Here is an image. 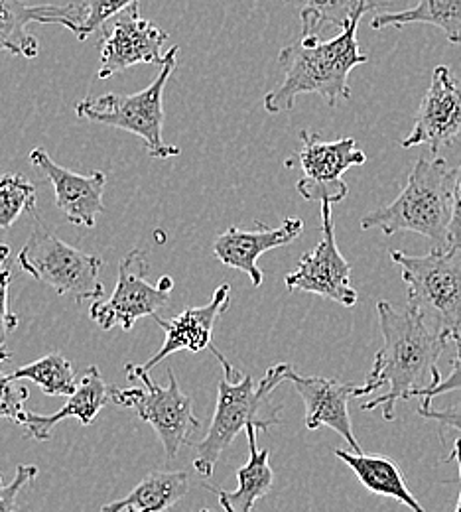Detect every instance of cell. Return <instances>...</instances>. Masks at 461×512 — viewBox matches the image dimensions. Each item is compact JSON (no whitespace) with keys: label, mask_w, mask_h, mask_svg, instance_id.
Segmentation results:
<instances>
[{"label":"cell","mask_w":461,"mask_h":512,"mask_svg":"<svg viewBox=\"0 0 461 512\" xmlns=\"http://www.w3.org/2000/svg\"><path fill=\"white\" fill-rule=\"evenodd\" d=\"M377 314L383 333V347L377 351L373 369L365 384L357 386L355 398L373 394L389 386L387 394L361 404L363 412L383 410V418L393 422L396 402L422 398L428 390L442 383L438 361L450 341L438 327L410 306L398 308L391 302H379Z\"/></svg>","instance_id":"6da1fadb"},{"label":"cell","mask_w":461,"mask_h":512,"mask_svg":"<svg viewBox=\"0 0 461 512\" xmlns=\"http://www.w3.org/2000/svg\"><path fill=\"white\" fill-rule=\"evenodd\" d=\"M361 18L363 14L355 16L331 40H322L314 32L302 34L298 42L278 54L284 77L264 97L268 115L292 111L300 95H320L331 109L351 99L349 73L369 60L357 42Z\"/></svg>","instance_id":"7a4b0ae2"},{"label":"cell","mask_w":461,"mask_h":512,"mask_svg":"<svg viewBox=\"0 0 461 512\" xmlns=\"http://www.w3.org/2000/svg\"><path fill=\"white\" fill-rule=\"evenodd\" d=\"M213 357L223 367V377L217 388V406L205 438L196 444L194 469L201 477H211L221 453L231 446L235 436L249 426L266 432L272 426H280L282 404L272 402V390L288 381L290 365L278 363L270 367L263 381L255 384L251 375H241L219 351L209 347Z\"/></svg>","instance_id":"3957f363"},{"label":"cell","mask_w":461,"mask_h":512,"mask_svg":"<svg viewBox=\"0 0 461 512\" xmlns=\"http://www.w3.org/2000/svg\"><path fill=\"white\" fill-rule=\"evenodd\" d=\"M454 178L456 170L444 158H420L395 201L365 215L361 229H381L387 237L412 231L436 247H448Z\"/></svg>","instance_id":"277c9868"},{"label":"cell","mask_w":461,"mask_h":512,"mask_svg":"<svg viewBox=\"0 0 461 512\" xmlns=\"http://www.w3.org/2000/svg\"><path fill=\"white\" fill-rule=\"evenodd\" d=\"M178 46H172L166 52L164 64L160 65L158 77L142 91L132 95L107 93L99 97H85L75 105L79 119L121 128L136 134L152 158L168 160L180 156L182 150L174 144H168L162 136L164 128V87L176 71Z\"/></svg>","instance_id":"5b68a950"},{"label":"cell","mask_w":461,"mask_h":512,"mask_svg":"<svg viewBox=\"0 0 461 512\" xmlns=\"http://www.w3.org/2000/svg\"><path fill=\"white\" fill-rule=\"evenodd\" d=\"M391 258L406 284V306L450 339L461 327L460 247H436L426 255L391 251Z\"/></svg>","instance_id":"8992f818"},{"label":"cell","mask_w":461,"mask_h":512,"mask_svg":"<svg viewBox=\"0 0 461 512\" xmlns=\"http://www.w3.org/2000/svg\"><path fill=\"white\" fill-rule=\"evenodd\" d=\"M129 381H138L140 388L111 386V400L121 408H131L140 420L148 422L158 434L166 457L176 459L180 449L190 442L192 432L201 428L194 414L192 398L180 388L172 369L166 371L168 386H158L142 365L129 363L125 367Z\"/></svg>","instance_id":"52a82bcc"},{"label":"cell","mask_w":461,"mask_h":512,"mask_svg":"<svg viewBox=\"0 0 461 512\" xmlns=\"http://www.w3.org/2000/svg\"><path fill=\"white\" fill-rule=\"evenodd\" d=\"M34 217L36 229L18 253L20 268L60 296H71L77 304L99 300L105 294L99 280L103 260L67 245L40 223L38 213Z\"/></svg>","instance_id":"ba28073f"},{"label":"cell","mask_w":461,"mask_h":512,"mask_svg":"<svg viewBox=\"0 0 461 512\" xmlns=\"http://www.w3.org/2000/svg\"><path fill=\"white\" fill-rule=\"evenodd\" d=\"M150 274V262L144 249H132L121 258L115 292L109 300H95L89 308V316L101 329L111 331L121 325L131 331L140 318H152L170 300V292L160 286H152L146 278Z\"/></svg>","instance_id":"9c48e42d"},{"label":"cell","mask_w":461,"mask_h":512,"mask_svg":"<svg viewBox=\"0 0 461 512\" xmlns=\"http://www.w3.org/2000/svg\"><path fill=\"white\" fill-rule=\"evenodd\" d=\"M302 150L298 154L304 176L298 180L296 190L306 201L339 203L347 197V184L343 174L353 166H363L367 156L357 148L355 138H341L324 142L318 134L300 130Z\"/></svg>","instance_id":"30bf717a"},{"label":"cell","mask_w":461,"mask_h":512,"mask_svg":"<svg viewBox=\"0 0 461 512\" xmlns=\"http://www.w3.org/2000/svg\"><path fill=\"white\" fill-rule=\"evenodd\" d=\"M284 284L290 292H310L345 308L357 304L359 294L351 286V264L335 243L331 203H322V241L300 258Z\"/></svg>","instance_id":"8fae6325"},{"label":"cell","mask_w":461,"mask_h":512,"mask_svg":"<svg viewBox=\"0 0 461 512\" xmlns=\"http://www.w3.org/2000/svg\"><path fill=\"white\" fill-rule=\"evenodd\" d=\"M103 32L99 79H109L138 64H164L166 54H162V46L170 34L142 18L138 4L119 12L111 28L105 24Z\"/></svg>","instance_id":"7c38bea8"},{"label":"cell","mask_w":461,"mask_h":512,"mask_svg":"<svg viewBox=\"0 0 461 512\" xmlns=\"http://www.w3.org/2000/svg\"><path fill=\"white\" fill-rule=\"evenodd\" d=\"M461 136V77L450 67L438 65L420 103L414 127L400 142L402 148L428 146L434 154L452 146Z\"/></svg>","instance_id":"4fadbf2b"},{"label":"cell","mask_w":461,"mask_h":512,"mask_svg":"<svg viewBox=\"0 0 461 512\" xmlns=\"http://www.w3.org/2000/svg\"><path fill=\"white\" fill-rule=\"evenodd\" d=\"M30 164L36 166L54 186L56 205L73 225L87 229L95 227L99 213H107L103 203V192L107 186V176L103 172L77 174L56 164L46 148H34L30 152Z\"/></svg>","instance_id":"5bb4252c"},{"label":"cell","mask_w":461,"mask_h":512,"mask_svg":"<svg viewBox=\"0 0 461 512\" xmlns=\"http://www.w3.org/2000/svg\"><path fill=\"white\" fill-rule=\"evenodd\" d=\"M30 24H58L75 36L83 24L81 6L67 4H24L22 0H0V54L22 56L28 60L38 58L40 44L28 32Z\"/></svg>","instance_id":"9a60e30c"},{"label":"cell","mask_w":461,"mask_h":512,"mask_svg":"<svg viewBox=\"0 0 461 512\" xmlns=\"http://www.w3.org/2000/svg\"><path fill=\"white\" fill-rule=\"evenodd\" d=\"M255 223L257 231H243L239 227H231L221 233L213 243V253L225 266L245 272L251 278L253 286L259 288L263 284V272L257 266L259 256L294 243L304 231V221L298 217H288L282 221L280 227L274 229L266 227L263 221Z\"/></svg>","instance_id":"2e32d148"},{"label":"cell","mask_w":461,"mask_h":512,"mask_svg":"<svg viewBox=\"0 0 461 512\" xmlns=\"http://www.w3.org/2000/svg\"><path fill=\"white\" fill-rule=\"evenodd\" d=\"M290 383L298 390L306 406V428L318 430L328 426L337 432L351 451L363 453L361 444L353 434V424L349 416V400L355 398L357 384L339 383L335 379L324 377H304L298 375L292 367L288 369Z\"/></svg>","instance_id":"e0dca14e"},{"label":"cell","mask_w":461,"mask_h":512,"mask_svg":"<svg viewBox=\"0 0 461 512\" xmlns=\"http://www.w3.org/2000/svg\"><path fill=\"white\" fill-rule=\"evenodd\" d=\"M231 286L221 284L215 292L209 304L201 308H188L180 316L164 320L160 316H152L154 321L162 327L164 331V343L158 349L154 357H150L142 369L150 371L158 363H162L166 357L178 353V351H190V353H199L203 349L211 347V337H213V327L219 316L229 308L231 302Z\"/></svg>","instance_id":"ac0fdd59"},{"label":"cell","mask_w":461,"mask_h":512,"mask_svg":"<svg viewBox=\"0 0 461 512\" xmlns=\"http://www.w3.org/2000/svg\"><path fill=\"white\" fill-rule=\"evenodd\" d=\"M111 400V386H107L99 369L95 365L87 367L81 381L77 384V390L67 396V404L60 408L56 414L42 416L36 412H26L24 418V428L26 436L36 440V442H46L52 438L54 428L66 420V418H77L83 426H89L101 408Z\"/></svg>","instance_id":"d6986e66"},{"label":"cell","mask_w":461,"mask_h":512,"mask_svg":"<svg viewBox=\"0 0 461 512\" xmlns=\"http://www.w3.org/2000/svg\"><path fill=\"white\" fill-rule=\"evenodd\" d=\"M335 457H339L355 473V477L369 493L395 499L412 512H426L418 499L410 493L400 467L391 457L377 453H355L345 449H335Z\"/></svg>","instance_id":"ffe728a7"},{"label":"cell","mask_w":461,"mask_h":512,"mask_svg":"<svg viewBox=\"0 0 461 512\" xmlns=\"http://www.w3.org/2000/svg\"><path fill=\"white\" fill-rule=\"evenodd\" d=\"M245 434L249 442V461L237 471L239 487L235 491H225L205 485V489L217 495L219 505L225 512H253L255 503L270 493L274 483L270 451L257 448V428L249 426Z\"/></svg>","instance_id":"44dd1931"},{"label":"cell","mask_w":461,"mask_h":512,"mask_svg":"<svg viewBox=\"0 0 461 512\" xmlns=\"http://www.w3.org/2000/svg\"><path fill=\"white\" fill-rule=\"evenodd\" d=\"M186 471H156L146 475L131 493L99 512H168L190 493Z\"/></svg>","instance_id":"7402d4cb"},{"label":"cell","mask_w":461,"mask_h":512,"mask_svg":"<svg viewBox=\"0 0 461 512\" xmlns=\"http://www.w3.org/2000/svg\"><path fill=\"white\" fill-rule=\"evenodd\" d=\"M430 24L444 32L452 46H461V0H418L402 12H379L371 20L373 30Z\"/></svg>","instance_id":"603a6c76"},{"label":"cell","mask_w":461,"mask_h":512,"mask_svg":"<svg viewBox=\"0 0 461 512\" xmlns=\"http://www.w3.org/2000/svg\"><path fill=\"white\" fill-rule=\"evenodd\" d=\"M300 8L302 34H320L326 26L343 30L355 16L367 14L381 6H391L385 0H284Z\"/></svg>","instance_id":"cb8c5ba5"},{"label":"cell","mask_w":461,"mask_h":512,"mask_svg":"<svg viewBox=\"0 0 461 512\" xmlns=\"http://www.w3.org/2000/svg\"><path fill=\"white\" fill-rule=\"evenodd\" d=\"M14 381L26 379L40 386V390L48 396H71L77 390V377L64 355L50 353L34 363H28L10 373Z\"/></svg>","instance_id":"d4e9b609"},{"label":"cell","mask_w":461,"mask_h":512,"mask_svg":"<svg viewBox=\"0 0 461 512\" xmlns=\"http://www.w3.org/2000/svg\"><path fill=\"white\" fill-rule=\"evenodd\" d=\"M24 211L36 213V186L20 174L0 176V229H10Z\"/></svg>","instance_id":"484cf974"},{"label":"cell","mask_w":461,"mask_h":512,"mask_svg":"<svg viewBox=\"0 0 461 512\" xmlns=\"http://www.w3.org/2000/svg\"><path fill=\"white\" fill-rule=\"evenodd\" d=\"M10 359V353H0V365ZM30 398V392L24 384H16L10 375L0 373V418L12 420L16 424H24L26 418V402Z\"/></svg>","instance_id":"4316f807"},{"label":"cell","mask_w":461,"mask_h":512,"mask_svg":"<svg viewBox=\"0 0 461 512\" xmlns=\"http://www.w3.org/2000/svg\"><path fill=\"white\" fill-rule=\"evenodd\" d=\"M132 4H138V0H83L81 4L83 24L79 28L77 38L85 40L87 36L103 28L113 16H117Z\"/></svg>","instance_id":"83f0119b"},{"label":"cell","mask_w":461,"mask_h":512,"mask_svg":"<svg viewBox=\"0 0 461 512\" xmlns=\"http://www.w3.org/2000/svg\"><path fill=\"white\" fill-rule=\"evenodd\" d=\"M38 477V467L36 465H18L14 481L4 485L2 475H0V512H18V495L20 491Z\"/></svg>","instance_id":"f1b7e54d"},{"label":"cell","mask_w":461,"mask_h":512,"mask_svg":"<svg viewBox=\"0 0 461 512\" xmlns=\"http://www.w3.org/2000/svg\"><path fill=\"white\" fill-rule=\"evenodd\" d=\"M450 341L456 343V357L452 361V373L442 379V383L438 386H434L432 390H428L424 396H422V402H420V410H428L432 408V400L436 396H442V394H450V392H456L461 390V327L450 337Z\"/></svg>","instance_id":"f546056e"},{"label":"cell","mask_w":461,"mask_h":512,"mask_svg":"<svg viewBox=\"0 0 461 512\" xmlns=\"http://www.w3.org/2000/svg\"><path fill=\"white\" fill-rule=\"evenodd\" d=\"M10 280H12V270L0 268V353L6 351V339L18 327V318L16 314L10 312V306H8Z\"/></svg>","instance_id":"4dcf8cb0"},{"label":"cell","mask_w":461,"mask_h":512,"mask_svg":"<svg viewBox=\"0 0 461 512\" xmlns=\"http://www.w3.org/2000/svg\"><path fill=\"white\" fill-rule=\"evenodd\" d=\"M448 247L461 249V166L456 168L454 193H452V221L448 231Z\"/></svg>","instance_id":"1f68e13d"},{"label":"cell","mask_w":461,"mask_h":512,"mask_svg":"<svg viewBox=\"0 0 461 512\" xmlns=\"http://www.w3.org/2000/svg\"><path fill=\"white\" fill-rule=\"evenodd\" d=\"M418 414L428 418V420H434L440 428L460 430L461 432V402H456V404H452L448 408H442V410H434V408L418 410Z\"/></svg>","instance_id":"d6a6232c"},{"label":"cell","mask_w":461,"mask_h":512,"mask_svg":"<svg viewBox=\"0 0 461 512\" xmlns=\"http://www.w3.org/2000/svg\"><path fill=\"white\" fill-rule=\"evenodd\" d=\"M448 461H456L458 467H460V499H458V507L456 512H461V440H456V446L452 451V457H448Z\"/></svg>","instance_id":"836d02e7"},{"label":"cell","mask_w":461,"mask_h":512,"mask_svg":"<svg viewBox=\"0 0 461 512\" xmlns=\"http://www.w3.org/2000/svg\"><path fill=\"white\" fill-rule=\"evenodd\" d=\"M10 256V247H6V245H0V268H2V264H4V260Z\"/></svg>","instance_id":"e575fe53"},{"label":"cell","mask_w":461,"mask_h":512,"mask_svg":"<svg viewBox=\"0 0 461 512\" xmlns=\"http://www.w3.org/2000/svg\"><path fill=\"white\" fill-rule=\"evenodd\" d=\"M199 512H215V511H211V509H201V511Z\"/></svg>","instance_id":"d590c367"}]
</instances>
